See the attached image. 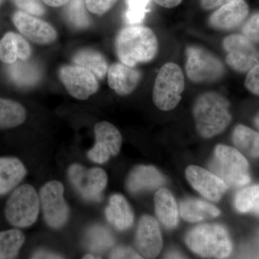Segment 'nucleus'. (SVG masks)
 I'll use <instances>...</instances> for the list:
<instances>
[{
    "label": "nucleus",
    "mask_w": 259,
    "mask_h": 259,
    "mask_svg": "<svg viewBox=\"0 0 259 259\" xmlns=\"http://www.w3.org/2000/svg\"><path fill=\"white\" fill-rule=\"evenodd\" d=\"M115 51L121 62L128 66L149 62L157 54V38L147 27L131 25L117 34Z\"/></svg>",
    "instance_id": "1"
},
{
    "label": "nucleus",
    "mask_w": 259,
    "mask_h": 259,
    "mask_svg": "<svg viewBox=\"0 0 259 259\" xmlns=\"http://www.w3.org/2000/svg\"><path fill=\"white\" fill-rule=\"evenodd\" d=\"M193 115L197 132L204 139L221 134L230 125V102L220 93L209 92L197 99Z\"/></svg>",
    "instance_id": "2"
},
{
    "label": "nucleus",
    "mask_w": 259,
    "mask_h": 259,
    "mask_svg": "<svg viewBox=\"0 0 259 259\" xmlns=\"http://www.w3.org/2000/svg\"><path fill=\"white\" fill-rule=\"evenodd\" d=\"M185 243L192 251L204 258H228L233 250L228 232L218 224L195 227L187 233Z\"/></svg>",
    "instance_id": "3"
},
{
    "label": "nucleus",
    "mask_w": 259,
    "mask_h": 259,
    "mask_svg": "<svg viewBox=\"0 0 259 259\" xmlns=\"http://www.w3.org/2000/svg\"><path fill=\"white\" fill-rule=\"evenodd\" d=\"M209 168L228 188L244 187L251 180L249 164L244 155L236 148L226 145H218L214 148Z\"/></svg>",
    "instance_id": "4"
},
{
    "label": "nucleus",
    "mask_w": 259,
    "mask_h": 259,
    "mask_svg": "<svg viewBox=\"0 0 259 259\" xmlns=\"http://www.w3.org/2000/svg\"><path fill=\"white\" fill-rule=\"evenodd\" d=\"M183 71L176 64L168 63L158 71L153 90V100L160 110L168 111L177 106L185 90Z\"/></svg>",
    "instance_id": "5"
},
{
    "label": "nucleus",
    "mask_w": 259,
    "mask_h": 259,
    "mask_svg": "<svg viewBox=\"0 0 259 259\" xmlns=\"http://www.w3.org/2000/svg\"><path fill=\"white\" fill-rule=\"evenodd\" d=\"M40 199L32 185L18 187L7 201L5 214L7 221L17 228H28L36 222Z\"/></svg>",
    "instance_id": "6"
},
{
    "label": "nucleus",
    "mask_w": 259,
    "mask_h": 259,
    "mask_svg": "<svg viewBox=\"0 0 259 259\" xmlns=\"http://www.w3.org/2000/svg\"><path fill=\"white\" fill-rule=\"evenodd\" d=\"M186 55V71L194 82H214L224 74L225 68L221 61L203 48L188 47Z\"/></svg>",
    "instance_id": "7"
},
{
    "label": "nucleus",
    "mask_w": 259,
    "mask_h": 259,
    "mask_svg": "<svg viewBox=\"0 0 259 259\" xmlns=\"http://www.w3.org/2000/svg\"><path fill=\"white\" fill-rule=\"evenodd\" d=\"M70 182L75 190L85 200L98 202L107 185V175L101 168H88L79 163H74L68 170Z\"/></svg>",
    "instance_id": "8"
},
{
    "label": "nucleus",
    "mask_w": 259,
    "mask_h": 259,
    "mask_svg": "<svg viewBox=\"0 0 259 259\" xmlns=\"http://www.w3.org/2000/svg\"><path fill=\"white\" fill-rule=\"evenodd\" d=\"M39 199L48 226L59 229L67 223L69 208L65 200L64 187L61 182L51 181L42 186Z\"/></svg>",
    "instance_id": "9"
},
{
    "label": "nucleus",
    "mask_w": 259,
    "mask_h": 259,
    "mask_svg": "<svg viewBox=\"0 0 259 259\" xmlns=\"http://www.w3.org/2000/svg\"><path fill=\"white\" fill-rule=\"evenodd\" d=\"M255 42L241 34L228 35L223 45L227 52L226 63L235 71L248 73L259 64V51Z\"/></svg>",
    "instance_id": "10"
},
{
    "label": "nucleus",
    "mask_w": 259,
    "mask_h": 259,
    "mask_svg": "<svg viewBox=\"0 0 259 259\" xmlns=\"http://www.w3.org/2000/svg\"><path fill=\"white\" fill-rule=\"evenodd\" d=\"M95 146L88 152V158L95 163H106L120 151L122 138L119 130L107 121L98 122L95 127Z\"/></svg>",
    "instance_id": "11"
},
{
    "label": "nucleus",
    "mask_w": 259,
    "mask_h": 259,
    "mask_svg": "<svg viewBox=\"0 0 259 259\" xmlns=\"http://www.w3.org/2000/svg\"><path fill=\"white\" fill-rule=\"evenodd\" d=\"M59 78L68 93L77 100H87L98 91L96 76L82 66H63L59 71Z\"/></svg>",
    "instance_id": "12"
},
{
    "label": "nucleus",
    "mask_w": 259,
    "mask_h": 259,
    "mask_svg": "<svg viewBox=\"0 0 259 259\" xmlns=\"http://www.w3.org/2000/svg\"><path fill=\"white\" fill-rule=\"evenodd\" d=\"M185 175L194 190L213 202L221 200L228 190V186L221 178L202 167L191 165L186 169Z\"/></svg>",
    "instance_id": "13"
},
{
    "label": "nucleus",
    "mask_w": 259,
    "mask_h": 259,
    "mask_svg": "<svg viewBox=\"0 0 259 259\" xmlns=\"http://www.w3.org/2000/svg\"><path fill=\"white\" fill-rule=\"evenodd\" d=\"M136 248L139 254L146 258L157 257L163 246L159 225L154 218L144 215L140 220L136 230Z\"/></svg>",
    "instance_id": "14"
},
{
    "label": "nucleus",
    "mask_w": 259,
    "mask_h": 259,
    "mask_svg": "<svg viewBox=\"0 0 259 259\" xmlns=\"http://www.w3.org/2000/svg\"><path fill=\"white\" fill-rule=\"evenodd\" d=\"M13 20L19 31L35 44L47 45L56 40L57 32L52 25L28 13L17 12Z\"/></svg>",
    "instance_id": "15"
},
{
    "label": "nucleus",
    "mask_w": 259,
    "mask_h": 259,
    "mask_svg": "<svg viewBox=\"0 0 259 259\" xmlns=\"http://www.w3.org/2000/svg\"><path fill=\"white\" fill-rule=\"evenodd\" d=\"M249 13L248 5L243 0H234L220 7L209 19L212 28L232 30L239 26Z\"/></svg>",
    "instance_id": "16"
},
{
    "label": "nucleus",
    "mask_w": 259,
    "mask_h": 259,
    "mask_svg": "<svg viewBox=\"0 0 259 259\" xmlns=\"http://www.w3.org/2000/svg\"><path fill=\"white\" fill-rule=\"evenodd\" d=\"M109 86L117 95L126 96L137 88L141 78V72L135 66L123 63H115L109 67Z\"/></svg>",
    "instance_id": "17"
},
{
    "label": "nucleus",
    "mask_w": 259,
    "mask_h": 259,
    "mask_svg": "<svg viewBox=\"0 0 259 259\" xmlns=\"http://www.w3.org/2000/svg\"><path fill=\"white\" fill-rule=\"evenodd\" d=\"M166 180L157 168L153 166L139 165L130 172L126 187L131 194H139L158 189Z\"/></svg>",
    "instance_id": "18"
},
{
    "label": "nucleus",
    "mask_w": 259,
    "mask_h": 259,
    "mask_svg": "<svg viewBox=\"0 0 259 259\" xmlns=\"http://www.w3.org/2000/svg\"><path fill=\"white\" fill-rule=\"evenodd\" d=\"M105 215L109 223L117 231H125L134 224L133 209L121 194H115L110 197L108 206L105 209Z\"/></svg>",
    "instance_id": "19"
},
{
    "label": "nucleus",
    "mask_w": 259,
    "mask_h": 259,
    "mask_svg": "<svg viewBox=\"0 0 259 259\" xmlns=\"http://www.w3.org/2000/svg\"><path fill=\"white\" fill-rule=\"evenodd\" d=\"M31 49L25 38L15 32H8L0 40V61L12 64L18 60L27 61Z\"/></svg>",
    "instance_id": "20"
},
{
    "label": "nucleus",
    "mask_w": 259,
    "mask_h": 259,
    "mask_svg": "<svg viewBox=\"0 0 259 259\" xmlns=\"http://www.w3.org/2000/svg\"><path fill=\"white\" fill-rule=\"evenodd\" d=\"M26 175V168L18 158L0 157V196L13 190Z\"/></svg>",
    "instance_id": "21"
},
{
    "label": "nucleus",
    "mask_w": 259,
    "mask_h": 259,
    "mask_svg": "<svg viewBox=\"0 0 259 259\" xmlns=\"http://www.w3.org/2000/svg\"><path fill=\"white\" fill-rule=\"evenodd\" d=\"M155 212L166 228L173 229L179 222V209L176 200L169 190L161 188L154 195Z\"/></svg>",
    "instance_id": "22"
},
{
    "label": "nucleus",
    "mask_w": 259,
    "mask_h": 259,
    "mask_svg": "<svg viewBox=\"0 0 259 259\" xmlns=\"http://www.w3.org/2000/svg\"><path fill=\"white\" fill-rule=\"evenodd\" d=\"M180 213L186 221L198 223L218 217L221 210L215 206L200 199H189L181 202Z\"/></svg>",
    "instance_id": "23"
},
{
    "label": "nucleus",
    "mask_w": 259,
    "mask_h": 259,
    "mask_svg": "<svg viewBox=\"0 0 259 259\" xmlns=\"http://www.w3.org/2000/svg\"><path fill=\"white\" fill-rule=\"evenodd\" d=\"M232 140L242 154L250 158L259 157V134L256 131L243 125H237Z\"/></svg>",
    "instance_id": "24"
},
{
    "label": "nucleus",
    "mask_w": 259,
    "mask_h": 259,
    "mask_svg": "<svg viewBox=\"0 0 259 259\" xmlns=\"http://www.w3.org/2000/svg\"><path fill=\"white\" fill-rule=\"evenodd\" d=\"M8 73L12 81L20 87H31L38 82L40 78V69L26 61H17L9 64Z\"/></svg>",
    "instance_id": "25"
},
{
    "label": "nucleus",
    "mask_w": 259,
    "mask_h": 259,
    "mask_svg": "<svg viewBox=\"0 0 259 259\" xmlns=\"http://www.w3.org/2000/svg\"><path fill=\"white\" fill-rule=\"evenodd\" d=\"M73 61L91 71L98 79H102L108 71V64L105 58L100 53L90 49H83L75 54Z\"/></svg>",
    "instance_id": "26"
},
{
    "label": "nucleus",
    "mask_w": 259,
    "mask_h": 259,
    "mask_svg": "<svg viewBox=\"0 0 259 259\" xmlns=\"http://www.w3.org/2000/svg\"><path fill=\"white\" fill-rule=\"evenodd\" d=\"M26 111L23 105L13 100L0 98V128H11L23 124Z\"/></svg>",
    "instance_id": "27"
},
{
    "label": "nucleus",
    "mask_w": 259,
    "mask_h": 259,
    "mask_svg": "<svg viewBox=\"0 0 259 259\" xmlns=\"http://www.w3.org/2000/svg\"><path fill=\"white\" fill-rule=\"evenodd\" d=\"M85 245L95 253H102L111 248L115 243L112 233L105 227L95 225L90 227L85 234Z\"/></svg>",
    "instance_id": "28"
},
{
    "label": "nucleus",
    "mask_w": 259,
    "mask_h": 259,
    "mask_svg": "<svg viewBox=\"0 0 259 259\" xmlns=\"http://www.w3.org/2000/svg\"><path fill=\"white\" fill-rule=\"evenodd\" d=\"M25 241V235L18 229L0 231V259L16 258Z\"/></svg>",
    "instance_id": "29"
},
{
    "label": "nucleus",
    "mask_w": 259,
    "mask_h": 259,
    "mask_svg": "<svg viewBox=\"0 0 259 259\" xmlns=\"http://www.w3.org/2000/svg\"><path fill=\"white\" fill-rule=\"evenodd\" d=\"M235 208L241 213H252L259 216V185L249 186L240 190L234 199Z\"/></svg>",
    "instance_id": "30"
},
{
    "label": "nucleus",
    "mask_w": 259,
    "mask_h": 259,
    "mask_svg": "<svg viewBox=\"0 0 259 259\" xmlns=\"http://www.w3.org/2000/svg\"><path fill=\"white\" fill-rule=\"evenodd\" d=\"M150 5L151 0H126V23L130 26L142 23L149 12Z\"/></svg>",
    "instance_id": "31"
},
{
    "label": "nucleus",
    "mask_w": 259,
    "mask_h": 259,
    "mask_svg": "<svg viewBox=\"0 0 259 259\" xmlns=\"http://www.w3.org/2000/svg\"><path fill=\"white\" fill-rule=\"evenodd\" d=\"M68 18L77 28H86L90 25V20L83 0H71L67 9Z\"/></svg>",
    "instance_id": "32"
},
{
    "label": "nucleus",
    "mask_w": 259,
    "mask_h": 259,
    "mask_svg": "<svg viewBox=\"0 0 259 259\" xmlns=\"http://www.w3.org/2000/svg\"><path fill=\"white\" fill-rule=\"evenodd\" d=\"M242 32L252 41L259 42V11L252 15L245 22Z\"/></svg>",
    "instance_id": "33"
},
{
    "label": "nucleus",
    "mask_w": 259,
    "mask_h": 259,
    "mask_svg": "<svg viewBox=\"0 0 259 259\" xmlns=\"http://www.w3.org/2000/svg\"><path fill=\"white\" fill-rule=\"evenodd\" d=\"M117 0H86L89 11L95 15H102L111 9Z\"/></svg>",
    "instance_id": "34"
},
{
    "label": "nucleus",
    "mask_w": 259,
    "mask_h": 259,
    "mask_svg": "<svg viewBox=\"0 0 259 259\" xmlns=\"http://www.w3.org/2000/svg\"><path fill=\"white\" fill-rule=\"evenodd\" d=\"M14 2L19 8L28 14L40 16L45 12L39 0H14Z\"/></svg>",
    "instance_id": "35"
},
{
    "label": "nucleus",
    "mask_w": 259,
    "mask_h": 259,
    "mask_svg": "<svg viewBox=\"0 0 259 259\" xmlns=\"http://www.w3.org/2000/svg\"><path fill=\"white\" fill-rule=\"evenodd\" d=\"M245 88L259 96V64L248 71L245 80Z\"/></svg>",
    "instance_id": "36"
},
{
    "label": "nucleus",
    "mask_w": 259,
    "mask_h": 259,
    "mask_svg": "<svg viewBox=\"0 0 259 259\" xmlns=\"http://www.w3.org/2000/svg\"><path fill=\"white\" fill-rule=\"evenodd\" d=\"M110 258H143L139 253L129 247L120 246L112 250L110 253Z\"/></svg>",
    "instance_id": "37"
},
{
    "label": "nucleus",
    "mask_w": 259,
    "mask_h": 259,
    "mask_svg": "<svg viewBox=\"0 0 259 259\" xmlns=\"http://www.w3.org/2000/svg\"><path fill=\"white\" fill-rule=\"evenodd\" d=\"M234 0H201V5L204 10H209L223 6Z\"/></svg>",
    "instance_id": "38"
},
{
    "label": "nucleus",
    "mask_w": 259,
    "mask_h": 259,
    "mask_svg": "<svg viewBox=\"0 0 259 259\" xmlns=\"http://www.w3.org/2000/svg\"><path fill=\"white\" fill-rule=\"evenodd\" d=\"M32 258H51V259H59L64 258L62 255L56 254L55 253L52 252L46 251V250H40L35 252L32 254Z\"/></svg>",
    "instance_id": "39"
},
{
    "label": "nucleus",
    "mask_w": 259,
    "mask_h": 259,
    "mask_svg": "<svg viewBox=\"0 0 259 259\" xmlns=\"http://www.w3.org/2000/svg\"><path fill=\"white\" fill-rule=\"evenodd\" d=\"M158 5L163 8H172L178 6L182 0H154Z\"/></svg>",
    "instance_id": "40"
},
{
    "label": "nucleus",
    "mask_w": 259,
    "mask_h": 259,
    "mask_svg": "<svg viewBox=\"0 0 259 259\" xmlns=\"http://www.w3.org/2000/svg\"><path fill=\"white\" fill-rule=\"evenodd\" d=\"M42 1L49 6L56 8V7H61L66 5L69 0H42Z\"/></svg>",
    "instance_id": "41"
},
{
    "label": "nucleus",
    "mask_w": 259,
    "mask_h": 259,
    "mask_svg": "<svg viewBox=\"0 0 259 259\" xmlns=\"http://www.w3.org/2000/svg\"><path fill=\"white\" fill-rule=\"evenodd\" d=\"M83 259H96V258H101L100 257H97L93 254H91V253H88V254H86L83 255Z\"/></svg>",
    "instance_id": "42"
},
{
    "label": "nucleus",
    "mask_w": 259,
    "mask_h": 259,
    "mask_svg": "<svg viewBox=\"0 0 259 259\" xmlns=\"http://www.w3.org/2000/svg\"><path fill=\"white\" fill-rule=\"evenodd\" d=\"M167 256H168V258H182V257H181V255L179 254V253H170V254H168Z\"/></svg>",
    "instance_id": "43"
},
{
    "label": "nucleus",
    "mask_w": 259,
    "mask_h": 259,
    "mask_svg": "<svg viewBox=\"0 0 259 259\" xmlns=\"http://www.w3.org/2000/svg\"><path fill=\"white\" fill-rule=\"evenodd\" d=\"M254 125H255V127L259 130V112L255 117Z\"/></svg>",
    "instance_id": "44"
},
{
    "label": "nucleus",
    "mask_w": 259,
    "mask_h": 259,
    "mask_svg": "<svg viewBox=\"0 0 259 259\" xmlns=\"http://www.w3.org/2000/svg\"><path fill=\"white\" fill-rule=\"evenodd\" d=\"M2 1H3V0H0V3H1Z\"/></svg>",
    "instance_id": "45"
}]
</instances>
